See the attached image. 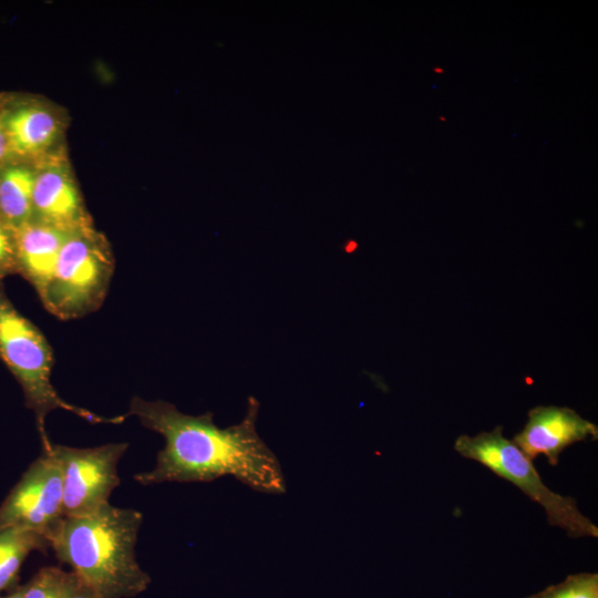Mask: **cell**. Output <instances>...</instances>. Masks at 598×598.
I'll use <instances>...</instances> for the list:
<instances>
[{
  "instance_id": "cell-1",
  "label": "cell",
  "mask_w": 598,
  "mask_h": 598,
  "mask_svg": "<svg viewBox=\"0 0 598 598\" xmlns=\"http://www.w3.org/2000/svg\"><path fill=\"white\" fill-rule=\"evenodd\" d=\"M259 408L258 400L249 396L244 419L220 429L214 423L212 412L190 415L169 402L134 396L126 416H136L143 426L165 440L155 466L134 475V480L147 486L212 482L230 475L261 493H285L281 465L256 429Z\"/></svg>"
},
{
  "instance_id": "cell-2",
  "label": "cell",
  "mask_w": 598,
  "mask_h": 598,
  "mask_svg": "<svg viewBox=\"0 0 598 598\" xmlns=\"http://www.w3.org/2000/svg\"><path fill=\"white\" fill-rule=\"evenodd\" d=\"M143 515L110 503L81 516L63 517L49 538L56 558L102 598H131L151 578L135 556Z\"/></svg>"
},
{
  "instance_id": "cell-3",
  "label": "cell",
  "mask_w": 598,
  "mask_h": 598,
  "mask_svg": "<svg viewBox=\"0 0 598 598\" xmlns=\"http://www.w3.org/2000/svg\"><path fill=\"white\" fill-rule=\"evenodd\" d=\"M0 359L20 384L25 405L33 411L42 446L50 442L45 417L54 410L69 411L90 423H122L125 415L104 417L64 401L51 382L52 348L41 330L18 311L0 285Z\"/></svg>"
},
{
  "instance_id": "cell-4",
  "label": "cell",
  "mask_w": 598,
  "mask_h": 598,
  "mask_svg": "<svg viewBox=\"0 0 598 598\" xmlns=\"http://www.w3.org/2000/svg\"><path fill=\"white\" fill-rule=\"evenodd\" d=\"M114 267V255L103 234L94 227L71 233L40 300L61 320L85 317L104 302Z\"/></svg>"
},
{
  "instance_id": "cell-5",
  "label": "cell",
  "mask_w": 598,
  "mask_h": 598,
  "mask_svg": "<svg viewBox=\"0 0 598 598\" xmlns=\"http://www.w3.org/2000/svg\"><path fill=\"white\" fill-rule=\"evenodd\" d=\"M454 448L517 486L544 508L550 525L564 529L569 537H598V527L579 511L576 501L555 493L543 482L533 461L503 435V426L475 436L460 435Z\"/></svg>"
},
{
  "instance_id": "cell-6",
  "label": "cell",
  "mask_w": 598,
  "mask_h": 598,
  "mask_svg": "<svg viewBox=\"0 0 598 598\" xmlns=\"http://www.w3.org/2000/svg\"><path fill=\"white\" fill-rule=\"evenodd\" d=\"M62 474L63 516L90 514L109 504L121 482L117 465L128 443H107L95 447L47 446Z\"/></svg>"
},
{
  "instance_id": "cell-7",
  "label": "cell",
  "mask_w": 598,
  "mask_h": 598,
  "mask_svg": "<svg viewBox=\"0 0 598 598\" xmlns=\"http://www.w3.org/2000/svg\"><path fill=\"white\" fill-rule=\"evenodd\" d=\"M62 474L49 448L35 458L0 505V529L22 527L48 540L63 516Z\"/></svg>"
},
{
  "instance_id": "cell-8",
  "label": "cell",
  "mask_w": 598,
  "mask_h": 598,
  "mask_svg": "<svg viewBox=\"0 0 598 598\" xmlns=\"http://www.w3.org/2000/svg\"><path fill=\"white\" fill-rule=\"evenodd\" d=\"M34 166L32 219L68 233L93 227L91 216L63 154Z\"/></svg>"
},
{
  "instance_id": "cell-9",
  "label": "cell",
  "mask_w": 598,
  "mask_h": 598,
  "mask_svg": "<svg viewBox=\"0 0 598 598\" xmlns=\"http://www.w3.org/2000/svg\"><path fill=\"white\" fill-rule=\"evenodd\" d=\"M11 162L38 165L62 154L64 120L49 103L28 100L2 106Z\"/></svg>"
},
{
  "instance_id": "cell-10",
  "label": "cell",
  "mask_w": 598,
  "mask_h": 598,
  "mask_svg": "<svg viewBox=\"0 0 598 598\" xmlns=\"http://www.w3.org/2000/svg\"><path fill=\"white\" fill-rule=\"evenodd\" d=\"M598 426L567 406L538 405L528 412V420L513 442L529 458L545 455L553 466L561 452L582 441H596Z\"/></svg>"
},
{
  "instance_id": "cell-11",
  "label": "cell",
  "mask_w": 598,
  "mask_h": 598,
  "mask_svg": "<svg viewBox=\"0 0 598 598\" xmlns=\"http://www.w3.org/2000/svg\"><path fill=\"white\" fill-rule=\"evenodd\" d=\"M13 233L17 274H20L40 297L52 278L61 248L71 233L37 219L29 220Z\"/></svg>"
},
{
  "instance_id": "cell-12",
  "label": "cell",
  "mask_w": 598,
  "mask_h": 598,
  "mask_svg": "<svg viewBox=\"0 0 598 598\" xmlns=\"http://www.w3.org/2000/svg\"><path fill=\"white\" fill-rule=\"evenodd\" d=\"M35 166L10 162L0 169V216L16 230L32 219Z\"/></svg>"
},
{
  "instance_id": "cell-13",
  "label": "cell",
  "mask_w": 598,
  "mask_h": 598,
  "mask_svg": "<svg viewBox=\"0 0 598 598\" xmlns=\"http://www.w3.org/2000/svg\"><path fill=\"white\" fill-rule=\"evenodd\" d=\"M49 546V540L34 530L22 527L0 529V592L17 588L20 568L29 554Z\"/></svg>"
},
{
  "instance_id": "cell-14",
  "label": "cell",
  "mask_w": 598,
  "mask_h": 598,
  "mask_svg": "<svg viewBox=\"0 0 598 598\" xmlns=\"http://www.w3.org/2000/svg\"><path fill=\"white\" fill-rule=\"evenodd\" d=\"M80 585L81 580L73 571L48 566L24 585V598H74Z\"/></svg>"
},
{
  "instance_id": "cell-15",
  "label": "cell",
  "mask_w": 598,
  "mask_h": 598,
  "mask_svg": "<svg viewBox=\"0 0 598 598\" xmlns=\"http://www.w3.org/2000/svg\"><path fill=\"white\" fill-rule=\"evenodd\" d=\"M526 598H598V575L589 573L569 575L563 582Z\"/></svg>"
},
{
  "instance_id": "cell-16",
  "label": "cell",
  "mask_w": 598,
  "mask_h": 598,
  "mask_svg": "<svg viewBox=\"0 0 598 598\" xmlns=\"http://www.w3.org/2000/svg\"><path fill=\"white\" fill-rule=\"evenodd\" d=\"M12 274H17L14 233L0 216V285Z\"/></svg>"
},
{
  "instance_id": "cell-17",
  "label": "cell",
  "mask_w": 598,
  "mask_h": 598,
  "mask_svg": "<svg viewBox=\"0 0 598 598\" xmlns=\"http://www.w3.org/2000/svg\"><path fill=\"white\" fill-rule=\"evenodd\" d=\"M11 162L9 141L6 132L3 110L0 107V169Z\"/></svg>"
},
{
  "instance_id": "cell-18",
  "label": "cell",
  "mask_w": 598,
  "mask_h": 598,
  "mask_svg": "<svg viewBox=\"0 0 598 598\" xmlns=\"http://www.w3.org/2000/svg\"><path fill=\"white\" fill-rule=\"evenodd\" d=\"M74 598H102L96 591L81 581Z\"/></svg>"
},
{
  "instance_id": "cell-19",
  "label": "cell",
  "mask_w": 598,
  "mask_h": 598,
  "mask_svg": "<svg viewBox=\"0 0 598 598\" xmlns=\"http://www.w3.org/2000/svg\"><path fill=\"white\" fill-rule=\"evenodd\" d=\"M24 592H25V586L23 585V586H19L14 588L12 592H10L7 596H2L0 598H24Z\"/></svg>"
},
{
  "instance_id": "cell-20",
  "label": "cell",
  "mask_w": 598,
  "mask_h": 598,
  "mask_svg": "<svg viewBox=\"0 0 598 598\" xmlns=\"http://www.w3.org/2000/svg\"><path fill=\"white\" fill-rule=\"evenodd\" d=\"M433 71H434L435 73H437V74L444 73V69H443V68H440V66H434V68H433Z\"/></svg>"
},
{
  "instance_id": "cell-21",
  "label": "cell",
  "mask_w": 598,
  "mask_h": 598,
  "mask_svg": "<svg viewBox=\"0 0 598 598\" xmlns=\"http://www.w3.org/2000/svg\"><path fill=\"white\" fill-rule=\"evenodd\" d=\"M439 118H440L441 122H446V117L443 116V115H440Z\"/></svg>"
}]
</instances>
